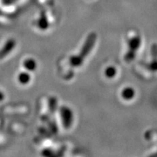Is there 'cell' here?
I'll use <instances>...</instances> for the list:
<instances>
[{
  "label": "cell",
  "instance_id": "obj_1",
  "mask_svg": "<svg viewBox=\"0 0 157 157\" xmlns=\"http://www.w3.org/2000/svg\"><path fill=\"white\" fill-rule=\"evenodd\" d=\"M97 39L98 36L95 33H90L85 39L84 42L82 44V46L79 50L75 54L71 55L68 57V70L67 73L65 74L63 76L65 79H71L75 75V70L76 71L83 66L88 56L91 53L92 50L95 48Z\"/></svg>",
  "mask_w": 157,
  "mask_h": 157
},
{
  "label": "cell",
  "instance_id": "obj_2",
  "mask_svg": "<svg viewBox=\"0 0 157 157\" xmlns=\"http://www.w3.org/2000/svg\"><path fill=\"white\" fill-rule=\"evenodd\" d=\"M143 44V39L140 33L136 30H129L124 37V50L122 60L126 64L135 61Z\"/></svg>",
  "mask_w": 157,
  "mask_h": 157
},
{
  "label": "cell",
  "instance_id": "obj_3",
  "mask_svg": "<svg viewBox=\"0 0 157 157\" xmlns=\"http://www.w3.org/2000/svg\"><path fill=\"white\" fill-rule=\"evenodd\" d=\"M135 72L143 79L150 80L157 76V44L151 46L148 58L135 65Z\"/></svg>",
  "mask_w": 157,
  "mask_h": 157
},
{
  "label": "cell",
  "instance_id": "obj_4",
  "mask_svg": "<svg viewBox=\"0 0 157 157\" xmlns=\"http://www.w3.org/2000/svg\"><path fill=\"white\" fill-rule=\"evenodd\" d=\"M60 115L61 118L62 124L64 128L66 129H70L73 124L74 119L72 110L69 107L63 105L60 109Z\"/></svg>",
  "mask_w": 157,
  "mask_h": 157
},
{
  "label": "cell",
  "instance_id": "obj_5",
  "mask_svg": "<svg viewBox=\"0 0 157 157\" xmlns=\"http://www.w3.org/2000/svg\"><path fill=\"white\" fill-rule=\"evenodd\" d=\"M146 139L147 141L153 146L152 152L149 154L150 156H157V131L150 130L146 134Z\"/></svg>",
  "mask_w": 157,
  "mask_h": 157
},
{
  "label": "cell",
  "instance_id": "obj_6",
  "mask_svg": "<svg viewBox=\"0 0 157 157\" xmlns=\"http://www.w3.org/2000/svg\"><path fill=\"white\" fill-rule=\"evenodd\" d=\"M136 93L134 88L132 87H125L121 89L120 92V96L122 100L125 101H132L135 97Z\"/></svg>",
  "mask_w": 157,
  "mask_h": 157
},
{
  "label": "cell",
  "instance_id": "obj_7",
  "mask_svg": "<svg viewBox=\"0 0 157 157\" xmlns=\"http://www.w3.org/2000/svg\"><path fill=\"white\" fill-rule=\"evenodd\" d=\"M15 39H10L5 43V44L4 45V47L0 50V59H2L5 58V56H7L12 50H13L15 46Z\"/></svg>",
  "mask_w": 157,
  "mask_h": 157
},
{
  "label": "cell",
  "instance_id": "obj_8",
  "mask_svg": "<svg viewBox=\"0 0 157 157\" xmlns=\"http://www.w3.org/2000/svg\"><path fill=\"white\" fill-rule=\"evenodd\" d=\"M119 71L118 68L114 65H109L103 71V74L105 78L109 79H113L118 76Z\"/></svg>",
  "mask_w": 157,
  "mask_h": 157
},
{
  "label": "cell",
  "instance_id": "obj_9",
  "mask_svg": "<svg viewBox=\"0 0 157 157\" xmlns=\"http://www.w3.org/2000/svg\"><path fill=\"white\" fill-rule=\"evenodd\" d=\"M37 25L42 31L47 30L49 28V26H50L48 17H47V15L44 11H42V13H41L40 17H39L38 21H37Z\"/></svg>",
  "mask_w": 157,
  "mask_h": 157
},
{
  "label": "cell",
  "instance_id": "obj_10",
  "mask_svg": "<svg viewBox=\"0 0 157 157\" xmlns=\"http://www.w3.org/2000/svg\"><path fill=\"white\" fill-rule=\"evenodd\" d=\"M49 112L50 114H54L56 112L57 108H58V101L56 97H50L48 101Z\"/></svg>",
  "mask_w": 157,
  "mask_h": 157
},
{
  "label": "cell",
  "instance_id": "obj_11",
  "mask_svg": "<svg viewBox=\"0 0 157 157\" xmlns=\"http://www.w3.org/2000/svg\"><path fill=\"white\" fill-rule=\"evenodd\" d=\"M23 66L26 70L29 71H34L36 68V62L34 59L29 58L23 63Z\"/></svg>",
  "mask_w": 157,
  "mask_h": 157
},
{
  "label": "cell",
  "instance_id": "obj_12",
  "mask_svg": "<svg viewBox=\"0 0 157 157\" xmlns=\"http://www.w3.org/2000/svg\"><path fill=\"white\" fill-rule=\"evenodd\" d=\"M18 81L21 84H28L31 80V76L30 74L27 72H21L18 75Z\"/></svg>",
  "mask_w": 157,
  "mask_h": 157
},
{
  "label": "cell",
  "instance_id": "obj_13",
  "mask_svg": "<svg viewBox=\"0 0 157 157\" xmlns=\"http://www.w3.org/2000/svg\"><path fill=\"white\" fill-rule=\"evenodd\" d=\"M42 155L44 156H56L54 154V151L50 148H44L42 151Z\"/></svg>",
  "mask_w": 157,
  "mask_h": 157
},
{
  "label": "cell",
  "instance_id": "obj_14",
  "mask_svg": "<svg viewBox=\"0 0 157 157\" xmlns=\"http://www.w3.org/2000/svg\"><path fill=\"white\" fill-rule=\"evenodd\" d=\"M4 98H5V96H4L3 93L0 91V101H2L4 100Z\"/></svg>",
  "mask_w": 157,
  "mask_h": 157
}]
</instances>
